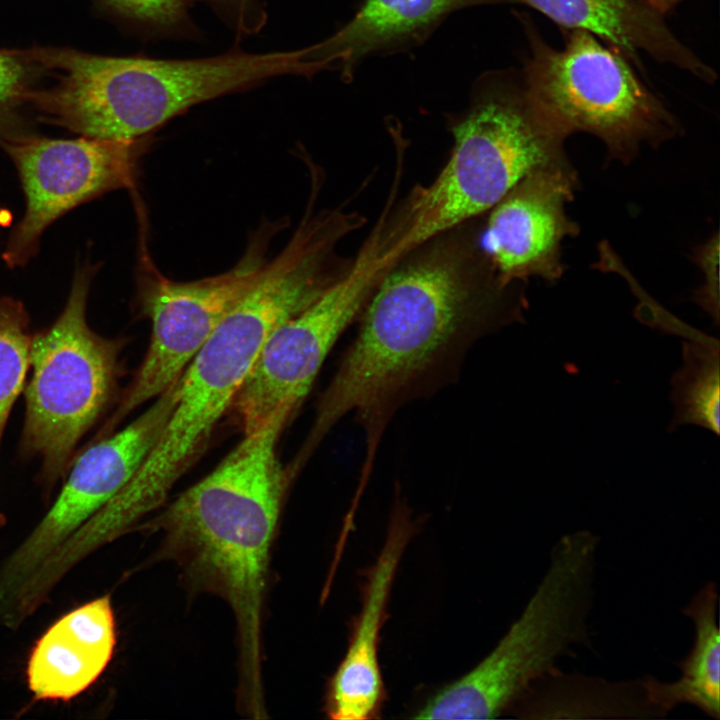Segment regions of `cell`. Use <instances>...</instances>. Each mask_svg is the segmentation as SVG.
<instances>
[{
  "label": "cell",
  "instance_id": "obj_1",
  "mask_svg": "<svg viewBox=\"0 0 720 720\" xmlns=\"http://www.w3.org/2000/svg\"><path fill=\"white\" fill-rule=\"evenodd\" d=\"M522 295L498 281L464 224L408 251L383 274L359 331L316 405L300 449L309 458L349 413L362 427L370 474L383 433L411 401L433 394L483 336L522 317Z\"/></svg>",
  "mask_w": 720,
  "mask_h": 720
},
{
  "label": "cell",
  "instance_id": "obj_2",
  "mask_svg": "<svg viewBox=\"0 0 720 720\" xmlns=\"http://www.w3.org/2000/svg\"><path fill=\"white\" fill-rule=\"evenodd\" d=\"M290 417L277 412L244 438L208 475L153 521L160 557L174 561L191 586L218 595L233 611L239 647L238 701H264L261 626L270 550L288 472L277 441Z\"/></svg>",
  "mask_w": 720,
  "mask_h": 720
},
{
  "label": "cell",
  "instance_id": "obj_3",
  "mask_svg": "<svg viewBox=\"0 0 720 720\" xmlns=\"http://www.w3.org/2000/svg\"><path fill=\"white\" fill-rule=\"evenodd\" d=\"M54 83L35 88L29 105L46 123L82 137L135 141L190 107L284 75L321 71L308 47L197 59L115 57L34 47Z\"/></svg>",
  "mask_w": 720,
  "mask_h": 720
},
{
  "label": "cell",
  "instance_id": "obj_4",
  "mask_svg": "<svg viewBox=\"0 0 720 720\" xmlns=\"http://www.w3.org/2000/svg\"><path fill=\"white\" fill-rule=\"evenodd\" d=\"M313 298L293 265L273 261L263 269L185 368L174 407L138 470L88 521L93 540L114 541L163 504L230 409L267 338Z\"/></svg>",
  "mask_w": 720,
  "mask_h": 720
},
{
  "label": "cell",
  "instance_id": "obj_5",
  "mask_svg": "<svg viewBox=\"0 0 720 720\" xmlns=\"http://www.w3.org/2000/svg\"><path fill=\"white\" fill-rule=\"evenodd\" d=\"M452 131L446 165L431 184L412 193L392 230L385 228V253L392 261L489 211L532 172L568 162L567 133L531 98L521 72L482 79Z\"/></svg>",
  "mask_w": 720,
  "mask_h": 720
},
{
  "label": "cell",
  "instance_id": "obj_6",
  "mask_svg": "<svg viewBox=\"0 0 720 720\" xmlns=\"http://www.w3.org/2000/svg\"><path fill=\"white\" fill-rule=\"evenodd\" d=\"M599 538L587 530L563 536L518 619L471 671L445 685L416 719H493L518 704L538 681L556 674L560 657L589 643Z\"/></svg>",
  "mask_w": 720,
  "mask_h": 720
},
{
  "label": "cell",
  "instance_id": "obj_7",
  "mask_svg": "<svg viewBox=\"0 0 720 720\" xmlns=\"http://www.w3.org/2000/svg\"><path fill=\"white\" fill-rule=\"evenodd\" d=\"M99 264H77L65 306L49 327L32 334V375L25 387V416L19 451L38 458V482L49 499L66 476L79 442L117 393L122 338L91 329L86 310Z\"/></svg>",
  "mask_w": 720,
  "mask_h": 720
},
{
  "label": "cell",
  "instance_id": "obj_8",
  "mask_svg": "<svg viewBox=\"0 0 720 720\" xmlns=\"http://www.w3.org/2000/svg\"><path fill=\"white\" fill-rule=\"evenodd\" d=\"M519 16L529 45L524 84L568 135L592 134L627 161L642 144L655 146L680 132L674 114L618 49L581 29H562L564 47L555 49L532 20Z\"/></svg>",
  "mask_w": 720,
  "mask_h": 720
},
{
  "label": "cell",
  "instance_id": "obj_9",
  "mask_svg": "<svg viewBox=\"0 0 720 720\" xmlns=\"http://www.w3.org/2000/svg\"><path fill=\"white\" fill-rule=\"evenodd\" d=\"M286 225L263 222L229 270L192 281L165 277L144 253L136 276V304L152 324L147 353L112 415L93 440L113 433L136 408L176 383L223 319L255 283L267 264L269 247Z\"/></svg>",
  "mask_w": 720,
  "mask_h": 720
},
{
  "label": "cell",
  "instance_id": "obj_10",
  "mask_svg": "<svg viewBox=\"0 0 720 720\" xmlns=\"http://www.w3.org/2000/svg\"><path fill=\"white\" fill-rule=\"evenodd\" d=\"M389 267L378 225L346 274L271 333L230 407L244 434L276 412L292 417L333 345Z\"/></svg>",
  "mask_w": 720,
  "mask_h": 720
},
{
  "label": "cell",
  "instance_id": "obj_11",
  "mask_svg": "<svg viewBox=\"0 0 720 720\" xmlns=\"http://www.w3.org/2000/svg\"><path fill=\"white\" fill-rule=\"evenodd\" d=\"M143 144V139H51L30 133L1 142L25 197L24 214L2 253L5 264L25 266L37 254L45 230L68 211L107 192L132 187Z\"/></svg>",
  "mask_w": 720,
  "mask_h": 720
},
{
  "label": "cell",
  "instance_id": "obj_12",
  "mask_svg": "<svg viewBox=\"0 0 720 720\" xmlns=\"http://www.w3.org/2000/svg\"><path fill=\"white\" fill-rule=\"evenodd\" d=\"M178 381L118 432L91 441L74 457L65 482L39 523L0 566V609L38 567L133 477L176 402Z\"/></svg>",
  "mask_w": 720,
  "mask_h": 720
},
{
  "label": "cell",
  "instance_id": "obj_13",
  "mask_svg": "<svg viewBox=\"0 0 720 720\" xmlns=\"http://www.w3.org/2000/svg\"><path fill=\"white\" fill-rule=\"evenodd\" d=\"M576 173L569 162L532 172L489 210L484 251L504 287L532 276L554 282L563 273L561 244L577 234L566 214Z\"/></svg>",
  "mask_w": 720,
  "mask_h": 720
},
{
  "label": "cell",
  "instance_id": "obj_14",
  "mask_svg": "<svg viewBox=\"0 0 720 720\" xmlns=\"http://www.w3.org/2000/svg\"><path fill=\"white\" fill-rule=\"evenodd\" d=\"M413 528L407 512L398 506L382 550L367 573L361 610L353 623L347 651L327 684L325 712L331 719L366 720L381 713L386 692L378 660L379 636Z\"/></svg>",
  "mask_w": 720,
  "mask_h": 720
},
{
  "label": "cell",
  "instance_id": "obj_15",
  "mask_svg": "<svg viewBox=\"0 0 720 720\" xmlns=\"http://www.w3.org/2000/svg\"><path fill=\"white\" fill-rule=\"evenodd\" d=\"M116 641L110 594L62 615L29 654L26 681L34 699L68 702L82 694L109 665Z\"/></svg>",
  "mask_w": 720,
  "mask_h": 720
},
{
  "label": "cell",
  "instance_id": "obj_16",
  "mask_svg": "<svg viewBox=\"0 0 720 720\" xmlns=\"http://www.w3.org/2000/svg\"><path fill=\"white\" fill-rule=\"evenodd\" d=\"M542 13L562 29L593 33L618 49L642 70L641 53L712 84L716 72L683 44L663 15L638 0H517Z\"/></svg>",
  "mask_w": 720,
  "mask_h": 720
},
{
  "label": "cell",
  "instance_id": "obj_17",
  "mask_svg": "<svg viewBox=\"0 0 720 720\" xmlns=\"http://www.w3.org/2000/svg\"><path fill=\"white\" fill-rule=\"evenodd\" d=\"M517 0H366L354 17L328 39L312 45L325 69L351 75L365 57L421 41L451 13Z\"/></svg>",
  "mask_w": 720,
  "mask_h": 720
},
{
  "label": "cell",
  "instance_id": "obj_18",
  "mask_svg": "<svg viewBox=\"0 0 720 720\" xmlns=\"http://www.w3.org/2000/svg\"><path fill=\"white\" fill-rule=\"evenodd\" d=\"M718 593L713 582L703 586L682 609L695 629L691 650L680 663L681 677L661 682L647 676L650 699L666 715L680 704H690L708 716L720 718V632Z\"/></svg>",
  "mask_w": 720,
  "mask_h": 720
},
{
  "label": "cell",
  "instance_id": "obj_19",
  "mask_svg": "<svg viewBox=\"0 0 720 720\" xmlns=\"http://www.w3.org/2000/svg\"><path fill=\"white\" fill-rule=\"evenodd\" d=\"M548 688L534 685L520 702L528 717L553 713H590V717L657 718L665 716L651 701L647 679L612 683L603 679L564 676L544 678Z\"/></svg>",
  "mask_w": 720,
  "mask_h": 720
},
{
  "label": "cell",
  "instance_id": "obj_20",
  "mask_svg": "<svg viewBox=\"0 0 720 720\" xmlns=\"http://www.w3.org/2000/svg\"><path fill=\"white\" fill-rule=\"evenodd\" d=\"M719 353L718 340L705 335L683 343V363L671 378L674 411L668 431L691 424L719 435Z\"/></svg>",
  "mask_w": 720,
  "mask_h": 720
},
{
  "label": "cell",
  "instance_id": "obj_21",
  "mask_svg": "<svg viewBox=\"0 0 720 720\" xmlns=\"http://www.w3.org/2000/svg\"><path fill=\"white\" fill-rule=\"evenodd\" d=\"M22 302L0 297V445L12 407L24 389L32 334Z\"/></svg>",
  "mask_w": 720,
  "mask_h": 720
},
{
  "label": "cell",
  "instance_id": "obj_22",
  "mask_svg": "<svg viewBox=\"0 0 720 720\" xmlns=\"http://www.w3.org/2000/svg\"><path fill=\"white\" fill-rule=\"evenodd\" d=\"M43 68L24 50L0 49V142L29 133L21 112Z\"/></svg>",
  "mask_w": 720,
  "mask_h": 720
},
{
  "label": "cell",
  "instance_id": "obj_23",
  "mask_svg": "<svg viewBox=\"0 0 720 720\" xmlns=\"http://www.w3.org/2000/svg\"><path fill=\"white\" fill-rule=\"evenodd\" d=\"M195 0H99L112 14L157 33L183 30Z\"/></svg>",
  "mask_w": 720,
  "mask_h": 720
},
{
  "label": "cell",
  "instance_id": "obj_24",
  "mask_svg": "<svg viewBox=\"0 0 720 720\" xmlns=\"http://www.w3.org/2000/svg\"><path fill=\"white\" fill-rule=\"evenodd\" d=\"M215 5L220 7L227 13H232L238 28L243 26V19L246 18L245 12L249 10L250 0H212Z\"/></svg>",
  "mask_w": 720,
  "mask_h": 720
},
{
  "label": "cell",
  "instance_id": "obj_25",
  "mask_svg": "<svg viewBox=\"0 0 720 720\" xmlns=\"http://www.w3.org/2000/svg\"><path fill=\"white\" fill-rule=\"evenodd\" d=\"M652 10L664 16V14L672 11L680 2L684 0H638Z\"/></svg>",
  "mask_w": 720,
  "mask_h": 720
},
{
  "label": "cell",
  "instance_id": "obj_26",
  "mask_svg": "<svg viewBox=\"0 0 720 720\" xmlns=\"http://www.w3.org/2000/svg\"><path fill=\"white\" fill-rule=\"evenodd\" d=\"M7 522V519L4 514L0 513V528L3 527Z\"/></svg>",
  "mask_w": 720,
  "mask_h": 720
}]
</instances>
